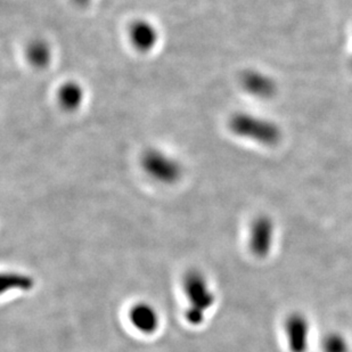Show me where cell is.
<instances>
[{"instance_id":"obj_1","label":"cell","mask_w":352,"mask_h":352,"mask_svg":"<svg viewBox=\"0 0 352 352\" xmlns=\"http://www.w3.org/2000/svg\"><path fill=\"white\" fill-rule=\"evenodd\" d=\"M184 292L187 298L186 317L190 325H202L206 313L212 308L214 294L206 276L197 270H190L184 277Z\"/></svg>"},{"instance_id":"obj_2","label":"cell","mask_w":352,"mask_h":352,"mask_svg":"<svg viewBox=\"0 0 352 352\" xmlns=\"http://www.w3.org/2000/svg\"><path fill=\"white\" fill-rule=\"evenodd\" d=\"M230 128L237 136L263 145H275L282 138V133L277 124L249 113L234 114L230 120Z\"/></svg>"},{"instance_id":"obj_3","label":"cell","mask_w":352,"mask_h":352,"mask_svg":"<svg viewBox=\"0 0 352 352\" xmlns=\"http://www.w3.org/2000/svg\"><path fill=\"white\" fill-rule=\"evenodd\" d=\"M145 173L153 179L163 184H173L182 176L179 162L161 151H147L142 157Z\"/></svg>"},{"instance_id":"obj_4","label":"cell","mask_w":352,"mask_h":352,"mask_svg":"<svg viewBox=\"0 0 352 352\" xmlns=\"http://www.w3.org/2000/svg\"><path fill=\"white\" fill-rule=\"evenodd\" d=\"M129 319L135 329L143 334H146V336L153 334L159 329V313L150 303H136L130 309Z\"/></svg>"},{"instance_id":"obj_5","label":"cell","mask_w":352,"mask_h":352,"mask_svg":"<svg viewBox=\"0 0 352 352\" xmlns=\"http://www.w3.org/2000/svg\"><path fill=\"white\" fill-rule=\"evenodd\" d=\"M241 83L245 91L259 98H270L277 89L275 81L259 71H245L241 76Z\"/></svg>"},{"instance_id":"obj_6","label":"cell","mask_w":352,"mask_h":352,"mask_svg":"<svg viewBox=\"0 0 352 352\" xmlns=\"http://www.w3.org/2000/svg\"><path fill=\"white\" fill-rule=\"evenodd\" d=\"M129 37L133 47L140 52H150L157 46L159 32L153 24L147 21H136L129 30Z\"/></svg>"},{"instance_id":"obj_7","label":"cell","mask_w":352,"mask_h":352,"mask_svg":"<svg viewBox=\"0 0 352 352\" xmlns=\"http://www.w3.org/2000/svg\"><path fill=\"white\" fill-rule=\"evenodd\" d=\"M83 97V89L77 82L65 83L58 91V100L65 110L74 111L79 109L82 104Z\"/></svg>"},{"instance_id":"obj_8","label":"cell","mask_w":352,"mask_h":352,"mask_svg":"<svg viewBox=\"0 0 352 352\" xmlns=\"http://www.w3.org/2000/svg\"><path fill=\"white\" fill-rule=\"evenodd\" d=\"M270 236V223L267 219L256 220L251 233V245L254 252L261 253L268 246Z\"/></svg>"},{"instance_id":"obj_9","label":"cell","mask_w":352,"mask_h":352,"mask_svg":"<svg viewBox=\"0 0 352 352\" xmlns=\"http://www.w3.org/2000/svg\"><path fill=\"white\" fill-rule=\"evenodd\" d=\"M28 58L34 67H45L48 65L52 58L50 47L45 41L37 40L31 43L28 48Z\"/></svg>"},{"instance_id":"obj_10","label":"cell","mask_w":352,"mask_h":352,"mask_svg":"<svg viewBox=\"0 0 352 352\" xmlns=\"http://www.w3.org/2000/svg\"><path fill=\"white\" fill-rule=\"evenodd\" d=\"M7 277H8V282L3 280V285L8 284L10 289L19 286V289H29L32 286V280L27 276L7 275Z\"/></svg>"},{"instance_id":"obj_11","label":"cell","mask_w":352,"mask_h":352,"mask_svg":"<svg viewBox=\"0 0 352 352\" xmlns=\"http://www.w3.org/2000/svg\"><path fill=\"white\" fill-rule=\"evenodd\" d=\"M90 0H74V3H79V5H86L89 3Z\"/></svg>"},{"instance_id":"obj_12","label":"cell","mask_w":352,"mask_h":352,"mask_svg":"<svg viewBox=\"0 0 352 352\" xmlns=\"http://www.w3.org/2000/svg\"><path fill=\"white\" fill-rule=\"evenodd\" d=\"M351 67H352V60H351Z\"/></svg>"}]
</instances>
